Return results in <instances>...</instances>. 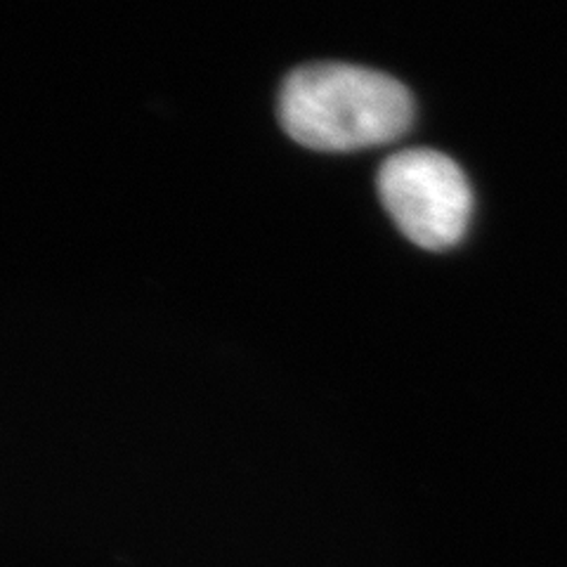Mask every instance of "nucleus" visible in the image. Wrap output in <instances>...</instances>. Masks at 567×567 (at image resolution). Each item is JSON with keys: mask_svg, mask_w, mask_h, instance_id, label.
Instances as JSON below:
<instances>
[{"mask_svg": "<svg viewBox=\"0 0 567 567\" xmlns=\"http://www.w3.org/2000/svg\"><path fill=\"white\" fill-rule=\"evenodd\" d=\"M379 194L404 237L429 251H445L464 239L473 192L450 156L435 150H404L379 173Z\"/></svg>", "mask_w": 567, "mask_h": 567, "instance_id": "obj_2", "label": "nucleus"}, {"mask_svg": "<svg viewBox=\"0 0 567 567\" xmlns=\"http://www.w3.org/2000/svg\"><path fill=\"white\" fill-rule=\"evenodd\" d=\"M281 126L298 145L352 152L388 145L414 121V100L393 76L352 64H308L281 87Z\"/></svg>", "mask_w": 567, "mask_h": 567, "instance_id": "obj_1", "label": "nucleus"}]
</instances>
